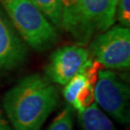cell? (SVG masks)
<instances>
[{
	"mask_svg": "<svg viewBox=\"0 0 130 130\" xmlns=\"http://www.w3.org/2000/svg\"><path fill=\"white\" fill-rule=\"evenodd\" d=\"M90 59L89 50L81 45L58 48L50 57L44 74L51 83L67 85L83 70Z\"/></svg>",
	"mask_w": 130,
	"mask_h": 130,
	"instance_id": "6",
	"label": "cell"
},
{
	"mask_svg": "<svg viewBox=\"0 0 130 130\" xmlns=\"http://www.w3.org/2000/svg\"><path fill=\"white\" fill-rule=\"evenodd\" d=\"M89 53L106 70H126L130 67V29L116 25L90 42Z\"/></svg>",
	"mask_w": 130,
	"mask_h": 130,
	"instance_id": "5",
	"label": "cell"
},
{
	"mask_svg": "<svg viewBox=\"0 0 130 130\" xmlns=\"http://www.w3.org/2000/svg\"><path fill=\"white\" fill-rule=\"evenodd\" d=\"M27 55V44L0 11V76L23 65Z\"/></svg>",
	"mask_w": 130,
	"mask_h": 130,
	"instance_id": "7",
	"label": "cell"
},
{
	"mask_svg": "<svg viewBox=\"0 0 130 130\" xmlns=\"http://www.w3.org/2000/svg\"><path fill=\"white\" fill-rule=\"evenodd\" d=\"M12 25L24 42L38 52H44L54 46L58 34L33 0H0Z\"/></svg>",
	"mask_w": 130,
	"mask_h": 130,
	"instance_id": "3",
	"label": "cell"
},
{
	"mask_svg": "<svg viewBox=\"0 0 130 130\" xmlns=\"http://www.w3.org/2000/svg\"><path fill=\"white\" fill-rule=\"evenodd\" d=\"M58 101L55 85L45 76L34 73L5 93L3 107L14 130H40Z\"/></svg>",
	"mask_w": 130,
	"mask_h": 130,
	"instance_id": "1",
	"label": "cell"
},
{
	"mask_svg": "<svg viewBox=\"0 0 130 130\" xmlns=\"http://www.w3.org/2000/svg\"><path fill=\"white\" fill-rule=\"evenodd\" d=\"M93 100L123 124L130 121V90L125 80L111 70H99L93 86Z\"/></svg>",
	"mask_w": 130,
	"mask_h": 130,
	"instance_id": "4",
	"label": "cell"
},
{
	"mask_svg": "<svg viewBox=\"0 0 130 130\" xmlns=\"http://www.w3.org/2000/svg\"><path fill=\"white\" fill-rule=\"evenodd\" d=\"M55 27H60L63 0H33Z\"/></svg>",
	"mask_w": 130,
	"mask_h": 130,
	"instance_id": "10",
	"label": "cell"
},
{
	"mask_svg": "<svg viewBox=\"0 0 130 130\" xmlns=\"http://www.w3.org/2000/svg\"><path fill=\"white\" fill-rule=\"evenodd\" d=\"M116 19L123 27H130V0H118Z\"/></svg>",
	"mask_w": 130,
	"mask_h": 130,
	"instance_id": "12",
	"label": "cell"
},
{
	"mask_svg": "<svg viewBox=\"0 0 130 130\" xmlns=\"http://www.w3.org/2000/svg\"><path fill=\"white\" fill-rule=\"evenodd\" d=\"M0 130H14L0 112Z\"/></svg>",
	"mask_w": 130,
	"mask_h": 130,
	"instance_id": "13",
	"label": "cell"
},
{
	"mask_svg": "<svg viewBox=\"0 0 130 130\" xmlns=\"http://www.w3.org/2000/svg\"><path fill=\"white\" fill-rule=\"evenodd\" d=\"M78 121L81 130H116L111 120L95 102L78 112Z\"/></svg>",
	"mask_w": 130,
	"mask_h": 130,
	"instance_id": "9",
	"label": "cell"
},
{
	"mask_svg": "<svg viewBox=\"0 0 130 130\" xmlns=\"http://www.w3.org/2000/svg\"><path fill=\"white\" fill-rule=\"evenodd\" d=\"M118 0H63L60 27L78 45H87L113 26Z\"/></svg>",
	"mask_w": 130,
	"mask_h": 130,
	"instance_id": "2",
	"label": "cell"
},
{
	"mask_svg": "<svg viewBox=\"0 0 130 130\" xmlns=\"http://www.w3.org/2000/svg\"><path fill=\"white\" fill-rule=\"evenodd\" d=\"M99 64L89 59L83 70L65 85L64 96L78 112L85 110L93 102V86L96 81Z\"/></svg>",
	"mask_w": 130,
	"mask_h": 130,
	"instance_id": "8",
	"label": "cell"
},
{
	"mask_svg": "<svg viewBox=\"0 0 130 130\" xmlns=\"http://www.w3.org/2000/svg\"><path fill=\"white\" fill-rule=\"evenodd\" d=\"M73 112L70 106H67L54 119L46 130H73Z\"/></svg>",
	"mask_w": 130,
	"mask_h": 130,
	"instance_id": "11",
	"label": "cell"
}]
</instances>
